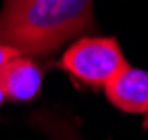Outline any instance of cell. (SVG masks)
<instances>
[{"mask_svg": "<svg viewBox=\"0 0 148 140\" xmlns=\"http://www.w3.org/2000/svg\"><path fill=\"white\" fill-rule=\"evenodd\" d=\"M93 28V0H4L0 10V44L30 57L51 55Z\"/></svg>", "mask_w": 148, "mask_h": 140, "instance_id": "1", "label": "cell"}, {"mask_svg": "<svg viewBox=\"0 0 148 140\" xmlns=\"http://www.w3.org/2000/svg\"><path fill=\"white\" fill-rule=\"evenodd\" d=\"M59 67L79 85L105 89L128 63L114 38H81L65 49Z\"/></svg>", "mask_w": 148, "mask_h": 140, "instance_id": "2", "label": "cell"}, {"mask_svg": "<svg viewBox=\"0 0 148 140\" xmlns=\"http://www.w3.org/2000/svg\"><path fill=\"white\" fill-rule=\"evenodd\" d=\"M107 99L125 113L142 115V126L148 130V71L126 67L105 87Z\"/></svg>", "mask_w": 148, "mask_h": 140, "instance_id": "3", "label": "cell"}, {"mask_svg": "<svg viewBox=\"0 0 148 140\" xmlns=\"http://www.w3.org/2000/svg\"><path fill=\"white\" fill-rule=\"evenodd\" d=\"M44 71L30 55H16L0 69V89L6 99L28 103L42 91Z\"/></svg>", "mask_w": 148, "mask_h": 140, "instance_id": "4", "label": "cell"}, {"mask_svg": "<svg viewBox=\"0 0 148 140\" xmlns=\"http://www.w3.org/2000/svg\"><path fill=\"white\" fill-rule=\"evenodd\" d=\"M16 55H20V51L18 49H14L10 46H4V44H0V69L10 61L12 57H16Z\"/></svg>", "mask_w": 148, "mask_h": 140, "instance_id": "5", "label": "cell"}, {"mask_svg": "<svg viewBox=\"0 0 148 140\" xmlns=\"http://www.w3.org/2000/svg\"><path fill=\"white\" fill-rule=\"evenodd\" d=\"M59 138H61V140H71V138H69V134L65 132V130H61V132H59Z\"/></svg>", "mask_w": 148, "mask_h": 140, "instance_id": "6", "label": "cell"}, {"mask_svg": "<svg viewBox=\"0 0 148 140\" xmlns=\"http://www.w3.org/2000/svg\"><path fill=\"white\" fill-rule=\"evenodd\" d=\"M6 101V97H4V93H2V89H0V107H2V103Z\"/></svg>", "mask_w": 148, "mask_h": 140, "instance_id": "7", "label": "cell"}]
</instances>
